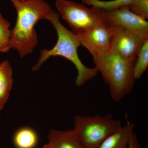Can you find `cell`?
Listing matches in <instances>:
<instances>
[{"label": "cell", "mask_w": 148, "mask_h": 148, "mask_svg": "<svg viewBox=\"0 0 148 148\" xmlns=\"http://www.w3.org/2000/svg\"><path fill=\"white\" fill-rule=\"evenodd\" d=\"M128 7L134 13L148 19V0H133Z\"/></svg>", "instance_id": "cell-16"}, {"label": "cell", "mask_w": 148, "mask_h": 148, "mask_svg": "<svg viewBox=\"0 0 148 148\" xmlns=\"http://www.w3.org/2000/svg\"><path fill=\"white\" fill-rule=\"evenodd\" d=\"M10 24L0 12V52L7 53L10 49Z\"/></svg>", "instance_id": "cell-14"}, {"label": "cell", "mask_w": 148, "mask_h": 148, "mask_svg": "<svg viewBox=\"0 0 148 148\" xmlns=\"http://www.w3.org/2000/svg\"><path fill=\"white\" fill-rule=\"evenodd\" d=\"M16 9L15 26L10 30V48L18 51L21 58L33 52L38 43L35 26L51 10L45 0H10Z\"/></svg>", "instance_id": "cell-1"}, {"label": "cell", "mask_w": 148, "mask_h": 148, "mask_svg": "<svg viewBox=\"0 0 148 148\" xmlns=\"http://www.w3.org/2000/svg\"><path fill=\"white\" fill-rule=\"evenodd\" d=\"M125 116V125L108 136L97 148H127L135 126L130 121L127 114Z\"/></svg>", "instance_id": "cell-9"}, {"label": "cell", "mask_w": 148, "mask_h": 148, "mask_svg": "<svg viewBox=\"0 0 148 148\" xmlns=\"http://www.w3.org/2000/svg\"><path fill=\"white\" fill-rule=\"evenodd\" d=\"M49 143L53 148H86L73 130H51L47 136Z\"/></svg>", "instance_id": "cell-10"}, {"label": "cell", "mask_w": 148, "mask_h": 148, "mask_svg": "<svg viewBox=\"0 0 148 148\" xmlns=\"http://www.w3.org/2000/svg\"><path fill=\"white\" fill-rule=\"evenodd\" d=\"M42 148H53V147L50 144L48 143V144H47V145H45L44 146H43Z\"/></svg>", "instance_id": "cell-18"}, {"label": "cell", "mask_w": 148, "mask_h": 148, "mask_svg": "<svg viewBox=\"0 0 148 148\" xmlns=\"http://www.w3.org/2000/svg\"><path fill=\"white\" fill-rule=\"evenodd\" d=\"M133 0H112L110 1L95 0L94 4L106 11L117 9L124 6H128Z\"/></svg>", "instance_id": "cell-15"}, {"label": "cell", "mask_w": 148, "mask_h": 148, "mask_svg": "<svg viewBox=\"0 0 148 148\" xmlns=\"http://www.w3.org/2000/svg\"><path fill=\"white\" fill-rule=\"evenodd\" d=\"M122 127L111 114L93 116L76 115L73 132L86 148H97L108 136Z\"/></svg>", "instance_id": "cell-4"}, {"label": "cell", "mask_w": 148, "mask_h": 148, "mask_svg": "<svg viewBox=\"0 0 148 148\" xmlns=\"http://www.w3.org/2000/svg\"><path fill=\"white\" fill-rule=\"evenodd\" d=\"M127 148H143L135 133H133L131 136Z\"/></svg>", "instance_id": "cell-17"}, {"label": "cell", "mask_w": 148, "mask_h": 148, "mask_svg": "<svg viewBox=\"0 0 148 148\" xmlns=\"http://www.w3.org/2000/svg\"><path fill=\"white\" fill-rule=\"evenodd\" d=\"M13 142L16 148H34L38 142V137L33 128L23 127L15 132Z\"/></svg>", "instance_id": "cell-12"}, {"label": "cell", "mask_w": 148, "mask_h": 148, "mask_svg": "<svg viewBox=\"0 0 148 148\" xmlns=\"http://www.w3.org/2000/svg\"><path fill=\"white\" fill-rule=\"evenodd\" d=\"M148 67V40L143 44L138 53L134 66V75L135 79H140Z\"/></svg>", "instance_id": "cell-13"}, {"label": "cell", "mask_w": 148, "mask_h": 148, "mask_svg": "<svg viewBox=\"0 0 148 148\" xmlns=\"http://www.w3.org/2000/svg\"><path fill=\"white\" fill-rule=\"evenodd\" d=\"M60 16L58 12L52 9L45 17L44 19L50 21L53 25L57 33L58 40L53 48L41 50L38 60L32 70L33 71H38L43 64L51 56H62L75 66L77 72L75 84L77 86H82L95 77L98 72L95 67L88 68L83 64L78 54V48L80 45L76 35L61 24Z\"/></svg>", "instance_id": "cell-2"}, {"label": "cell", "mask_w": 148, "mask_h": 148, "mask_svg": "<svg viewBox=\"0 0 148 148\" xmlns=\"http://www.w3.org/2000/svg\"><path fill=\"white\" fill-rule=\"evenodd\" d=\"M109 24L137 32L148 38V22L145 18L134 13L128 6L106 11Z\"/></svg>", "instance_id": "cell-8"}, {"label": "cell", "mask_w": 148, "mask_h": 148, "mask_svg": "<svg viewBox=\"0 0 148 148\" xmlns=\"http://www.w3.org/2000/svg\"><path fill=\"white\" fill-rule=\"evenodd\" d=\"M110 25L113 32L111 52L127 60L136 58L148 38L137 32Z\"/></svg>", "instance_id": "cell-7"}, {"label": "cell", "mask_w": 148, "mask_h": 148, "mask_svg": "<svg viewBox=\"0 0 148 148\" xmlns=\"http://www.w3.org/2000/svg\"><path fill=\"white\" fill-rule=\"evenodd\" d=\"M113 33L112 28L108 24L75 34L80 45L86 48L94 59L111 52Z\"/></svg>", "instance_id": "cell-6"}, {"label": "cell", "mask_w": 148, "mask_h": 148, "mask_svg": "<svg viewBox=\"0 0 148 148\" xmlns=\"http://www.w3.org/2000/svg\"><path fill=\"white\" fill-rule=\"evenodd\" d=\"M55 5L60 15L75 34L109 24L106 11L98 7L89 8L83 4L67 0H56Z\"/></svg>", "instance_id": "cell-5"}, {"label": "cell", "mask_w": 148, "mask_h": 148, "mask_svg": "<svg viewBox=\"0 0 148 148\" xmlns=\"http://www.w3.org/2000/svg\"><path fill=\"white\" fill-rule=\"evenodd\" d=\"M13 83L12 68L5 60L0 63V112L8 100Z\"/></svg>", "instance_id": "cell-11"}, {"label": "cell", "mask_w": 148, "mask_h": 148, "mask_svg": "<svg viewBox=\"0 0 148 148\" xmlns=\"http://www.w3.org/2000/svg\"><path fill=\"white\" fill-rule=\"evenodd\" d=\"M136 58L127 60L110 52L93 59L95 67L108 85L111 98L116 103L133 89L136 80L134 75Z\"/></svg>", "instance_id": "cell-3"}]
</instances>
